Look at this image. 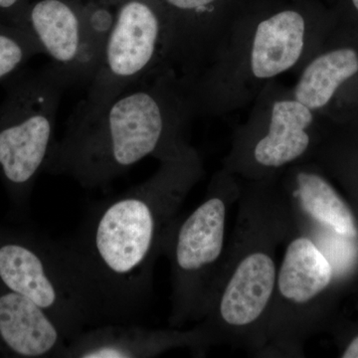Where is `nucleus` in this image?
Masks as SVG:
<instances>
[{
  "instance_id": "1",
  "label": "nucleus",
  "mask_w": 358,
  "mask_h": 358,
  "mask_svg": "<svg viewBox=\"0 0 358 358\" xmlns=\"http://www.w3.org/2000/svg\"><path fill=\"white\" fill-rule=\"evenodd\" d=\"M197 176L182 148L145 182L92 204L72 236L53 240L89 327L134 322L148 307L155 263Z\"/></svg>"
},
{
  "instance_id": "2",
  "label": "nucleus",
  "mask_w": 358,
  "mask_h": 358,
  "mask_svg": "<svg viewBox=\"0 0 358 358\" xmlns=\"http://www.w3.org/2000/svg\"><path fill=\"white\" fill-rule=\"evenodd\" d=\"M298 228L287 193L265 186L241 190L220 274L196 322L210 348L225 345L261 355L279 270L278 250Z\"/></svg>"
},
{
  "instance_id": "3",
  "label": "nucleus",
  "mask_w": 358,
  "mask_h": 358,
  "mask_svg": "<svg viewBox=\"0 0 358 358\" xmlns=\"http://www.w3.org/2000/svg\"><path fill=\"white\" fill-rule=\"evenodd\" d=\"M155 87H131L103 107L77 110L52 148L45 171L84 188L109 185L148 157L164 159L182 150L173 136Z\"/></svg>"
},
{
  "instance_id": "4",
  "label": "nucleus",
  "mask_w": 358,
  "mask_h": 358,
  "mask_svg": "<svg viewBox=\"0 0 358 358\" xmlns=\"http://www.w3.org/2000/svg\"><path fill=\"white\" fill-rule=\"evenodd\" d=\"M240 194L234 185L214 183L199 206L174 226L164 253L171 263V327L203 317L222 268L228 214Z\"/></svg>"
},
{
  "instance_id": "5",
  "label": "nucleus",
  "mask_w": 358,
  "mask_h": 358,
  "mask_svg": "<svg viewBox=\"0 0 358 358\" xmlns=\"http://www.w3.org/2000/svg\"><path fill=\"white\" fill-rule=\"evenodd\" d=\"M285 245L261 355L300 357L315 331L317 308L333 284L334 267L300 228Z\"/></svg>"
},
{
  "instance_id": "6",
  "label": "nucleus",
  "mask_w": 358,
  "mask_h": 358,
  "mask_svg": "<svg viewBox=\"0 0 358 358\" xmlns=\"http://www.w3.org/2000/svg\"><path fill=\"white\" fill-rule=\"evenodd\" d=\"M162 38L154 6L147 0H126L115 13L98 69L77 110L99 109L140 83L154 65Z\"/></svg>"
},
{
  "instance_id": "7",
  "label": "nucleus",
  "mask_w": 358,
  "mask_h": 358,
  "mask_svg": "<svg viewBox=\"0 0 358 358\" xmlns=\"http://www.w3.org/2000/svg\"><path fill=\"white\" fill-rule=\"evenodd\" d=\"M70 85L69 78L52 64L20 96L17 117L0 128V167L13 186L29 185L45 169L56 141L59 105Z\"/></svg>"
},
{
  "instance_id": "8",
  "label": "nucleus",
  "mask_w": 358,
  "mask_h": 358,
  "mask_svg": "<svg viewBox=\"0 0 358 358\" xmlns=\"http://www.w3.org/2000/svg\"><path fill=\"white\" fill-rule=\"evenodd\" d=\"M0 280L6 289L46 310L68 341L88 329V320L54 250L53 240L35 246L3 242L0 245Z\"/></svg>"
},
{
  "instance_id": "9",
  "label": "nucleus",
  "mask_w": 358,
  "mask_h": 358,
  "mask_svg": "<svg viewBox=\"0 0 358 358\" xmlns=\"http://www.w3.org/2000/svg\"><path fill=\"white\" fill-rule=\"evenodd\" d=\"M114 14L105 7L89 15L64 0H41L30 13L31 34L44 53L69 78L90 83L95 76Z\"/></svg>"
},
{
  "instance_id": "10",
  "label": "nucleus",
  "mask_w": 358,
  "mask_h": 358,
  "mask_svg": "<svg viewBox=\"0 0 358 358\" xmlns=\"http://www.w3.org/2000/svg\"><path fill=\"white\" fill-rule=\"evenodd\" d=\"M210 348L197 324L181 331L148 329L134 322L88 327L68 343L64 358H147L176 348L204 355Z\"/></svg>"
},
{
  "instance_id": "11",
  "label": "nucleus",
  "mask_w": 358,
  "mask_h": 358,
  "mask_svg": "<svg viewBox=\"0 0 358 358\" xmlns=\"http://www.w3.org/2000/svg\"><path fill=\"white\" fill-rule=\"evenodd\" d=\"M0 341L13 355L30 358H64L69 343L46 310L10 289L0 294Z\"/></svg>"
},
{
  "instance_id": "12",
  "label": "nucleus",
  "mask_w": 358,
  "mask_h": 358,
  "mask_svg": "<svg viewBox=\"0 0 358 358\" xmlns=\"http://www.w3.org/2000/svg\"><path fill=\"white\" fill-rule=\"evenodd\" d=\"M312 122V112L298 101L275 103L268 133L254 147V162L263 169H277L300 159L310 147L306 129Z\"/></svg>"
},
{
  "instance_id": "13",
  "label": "nucleus",
  "mask_w": 358,
  "mask_h": 358,
  "mask_svg": "<svg viewBox=\"0 0 358 358\" xmlns=\"http://www.w3.org/2000/svg\"><path fill=\"white\" fill-rule=\"evenodd\" d=\"M305 21L294 11H282L257 28L251 54L253 74L267 79L293 67L301 57Z\"/></svg>"
},
{
  "instance_id": "14",
  "label": "nucleus",
  "mask_w": 358,
  "mask_h": 358,
  "mask_svg": "<svg viewBox=\"0 0 358 358\" xmlns=\"http://www.w3.org/2000/svg\"><path fill=\"white\" fill-rule=\"evenodd\" d=\"M296 214L308 222L333 231L341 236L357 238V220L345 200L320 174L300 171L288 194Z\"/></svg>"
},
{
  "instance_id": "15",
  "label": "nucleus",
  "mask_w": 358,
  "mask_h": 358,
  "mask_svg": "<svg viewBox=\"0 0 358 358\" xmlns=\"http://www.w3.org/2000/svg\"><path fill=\"white\" fill-rule=\"evenodd\" d=\"M358 72V55L353 49L324 54L308 66L294 89L296 101L310 110L324 107L336 89Z\"/></svg>"
},
{
  "instance_id": "16",
  "label": "nucleus",
  "mask_w": 358,
  "mask_h": 358,
  "mask_svg": "<svg viewBox=\"0 0 358 358\" xmlns=\"http://www.w3.org/2000/svg\"><path fill=\"white\" fill-rule=\"evenodd\" d=\"M28 50L42 52L37 48L27 49L21 40L0 33V79L8 76L23 62Z\"/></svg>"
},
{
  "instance_id": "17",
  "label": "nucleus",
  "mask_w": 358,
  "mask_h": 358,
  "mask_svg": "<svg viewBox=\"0 0 358 358\" xmlns=\"http://www.w3.org/2000/svg\"><path fill=\"white\" fill-rule=\"evenodd\" d=\"M214 0H166L167 3L179 11H199L211 4Z\"/></svg>"
},
{
  "instance_id": "18",
  "label": "nucleus",
  "mask_w": 358,
  "mask_h": 358,
  "mask_svg": "<svg viewBox=\"0 0 358 358\" xmlns=\"http://www.w3.org/2000/svg\"><path fill=\"white\" fill-rule=\"evenodd\" d=\"M341 357L343 358H358V334L348 343Z\"/></svg>"
},
{
  "instance_id": "19",
  "label": "nucleus",
  "mask_w": 358,
  "mask_h": 358,
  "mask_svg": "<svg viewBox=\"0 0 358 358\" xmlns=\"http://www.w3.org/2000/svg\"><path fill=\"white\" fill-rule=\"evenodd\" d=\"M17 1L18 0H0V8H9Z\"/></svg>"
},
{
  "instance_id": "20",
  "label": "nucleus",
  "mask_w": 358,
  "mask_h": 358,
  "mask_svg": "<svg viewBox=\"0 0 358 358\" xmlns=\"http://www.w3.org/2000/svg\"><path fill=\"white\" fill-rule=\"evenodd\" d=\"M353 4H355V8L358 10V0H352Z\"/></svg>"
}]
</instances>
